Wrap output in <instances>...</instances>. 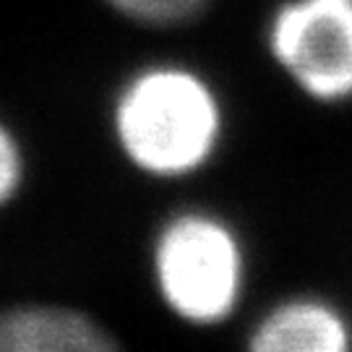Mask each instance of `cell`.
<instances>
[{
	"label": "cell",
	"instance_id": "cell-1",
	"mask_svg": "<svg viewBox=\"0 0 352 352\" xmlns=\"http://www.w3.org/2000/svg\"><path fill=\"white\" fill-rule=\"evenodd\" d=\"M107 126L120 160L133 173L157 183H183L222 154L227 104L201 68L151 60L118 84Z\"/></svg>",
	"mask_w": 352,
	"mask_h": 352
},
{
	"label": "cell",
	"instance_id": "cell-2",
	"mask_svg": "<svg viewBox=\"0 0 352 352\" xmlns=\"http://www.w3.org/2000/svg\"><path fill=\"white\" fill-rule=\"evenodd\" d=\"M248 248L225 214L188 206L164 217L149 243V279L175 321L217 329L240 311L248 292Z\"/></svg>",
	"mask_w": 352,
	"mask_h": 352
},
{
	"label": "cell",
	"instance_id": "cell-3",
	"mask_svg": "<svg viewBox=\"0 0 352 352\" xmlns=\"http://www.w3.org/2000/svg\"><path fill=\"white\" fill-rule=\"evenodd\" d=\"M264 42L302 97L318 104L352 100V0H279Z\"/></svg>",
	"mask_w": 352,
	"mask_h": 352
},
{
	"label": "cell",
	"instance_id": "cell-4",
	"mask_svg": "<svg viewBox=\"0 0 352 352\" xmlns=\"http://www.w3.org/2000/svg\"><path fill=\"white\" fill-rule=\"evenodd\" d=\"M253 352H347L350 316L327 298L292 295L269 305L248 331Z\"/></svg>",
	"mask_w": 352,
	"mask_h": 352
},
{
	"label": "cell",
	"instance_id": "cell-5",
	"mask_svg": "<svg viewBox=\"0 0 352 352\" xmlns=\"http://www.w3.org/2000/svg\"><path fill=\"white\" fill-rule=\"evenodd\" d=\"M110 329L63 302H16L0 311V352H107Z\"/></svg>",
	"mask_w": 352,
	"mask_h": 352
},
{
	"label": "cell",
	"instance_id": "cell-6",
	"mask_svg": "<svg viewBox=\"0 0 352 352\" xmlns=\"http://www.w3.org/2000/svg\"><path fill=\"white\" fill-rule=\"evenodd\" d=\"M115 16L146 29H177L209 11L214 0H102Z\"/></svg>",
	"mask_w": 352,
	"mask_h": 352
},
{
	"label": "cell",
	"instance_id": "cell-7",
	"mask_svg": "<svg viewBox=\"0 0 352 352\" xmlns=\"http://www.w3.org/2000/svg\"><path fill=\"white\" fill-rule=\"evenodd\" d=\"M29 177V157L19 131L0 115V212L21 196Z\"/></svg>",
	"mask_w": 352,
	"mask_h": 352
}]
</instances>
